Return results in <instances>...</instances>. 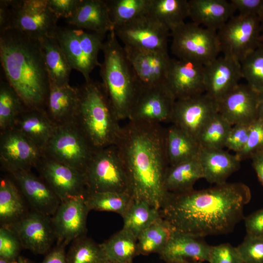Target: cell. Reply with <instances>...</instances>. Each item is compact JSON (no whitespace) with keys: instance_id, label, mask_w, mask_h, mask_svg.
Here are the masks:
<instances>
[{"instance_id":"1","label":"cell","mask_w":263,"mask_h":263,"mask_svg":"<svg viewBox=\"0 0 263 263\" xmlns=\"http://www.w3.org/2000/svg\"><path fill=\"white\" fill-rule=\"evenodd\" d=\"M251 199L248 186L226 182L201 190L167 193L160 211L174 231L204 238L232 232Z\"/></svg>"},{"instance_id":"2","label":"cell","mask_w":263,"mask_h":263,"mask_svg":"<svg viewBox=\"0 0 263 263\" xmlns=\"http://www.w3.org/2000/svg\"><path fill=\"white\" fill-rule=\"evenodd\" d=\"M164 134L160 124L129 121L122 127L115 145L128 176L132 198L159 209L167 194L164 186L169 167Z\"/></svg>"},{"instance_id":"3","label":"cell","mask_w":263,"mask_h":263,"mask_svg":"<svg viewBox=\"0 0 263 263\" xmlns=\"http://www.w3.org/2000/svg\"><path fill=\"white\" fill-rule=\"evenodd\" d=\"M0 61L6 81L30 108H45L50 82L40 40L8 29L0 32Z\"/></svg>"},{"instance_id":"4","label":"cell","mask_w":263,"mask_h":263,"mask_svg":"<svg viewBox=\"0 0 263 263\" xmlns=\"http://www.w3.org/2000/svg\"><path fill=\"white\" fill-rule=\"evenodd\" d=\"M102 51V85L117 120L128 119L142 85L113 30L108 34Z\"/></svg>"},{"instance_id":"5","label":"cell","mask_w":263,"mask_h":263,"mask_svg":"<svg viewBox=\"0 0 263 263\" xmlns=\"http://www.w3.org/2000/svg\"><path fill=\"white\" fill-rule=\"evenodd\" d=\"M79 89V102L75 121L94 151L115 145L119 125L101 82L92 79Z\"/></svg>"},{"instance_id":"6","label":"cell","mask_w":263,"mask_h":263,"mask_svg":"<svg viewBox=\"0 0 263 263\" xmlns=\"http://www.w3.org/2000/svg\"><path fill=\"white\" fill-rule=\"evenodd\" d=\"M58 19L47 0H0V32L13 29L40 40L55 37Z\"/></svg>"},{"instance_id":"7","label":"cell","mask_w":263,"mask_h":263,"mask_svg":"<svg viewBox=\"0 0 263 263\" xmlns=\"http://www.w3.org/2000/svg\"><path fill=\"white\" fill-rule=\"evenodd\" d=\"M105 34L69 27H58L55 37L72 68L82 74L85 81L101 63L98 60Z\"/></svg>"},{"instance_id":"8","label":"cell","mask_w":263,"mask_h":263,"mask_svg":"<svg viewBox=\"0 0 263 263\" xmlns=\"http://www.w3.org/2000/svg\"><path fill=\"white\" fill-rule=\"evenodd\" d=\"M170 49L178 59L207 65L221 52L217 32L185 22L170 32Z\"/></svg>"},{"instance_id":"9","label":"cell","mask_w":263,"mask_h":263,"mask_svg":"<svg viewBox=\"0 0 263 263\" xmlns=\"http://www.w3.org/2000/svg\"><path fill=\"white\" fill-rule=\"evenodd\" d=\"M84 173L88 191L130 194L128 176L115 145L94 151Z\"/></svg>"},{"instance_id":"10","label":"cell","mask_w":263,"mask_h":263,"mask_svg":"<svg viewBox=\"0 0 263 263\" xmlns=\"http://www.w3.org/2000/svg\"><path fill=\"white\" fill-rule=\"evenodd\" d=\"M94 150L75 121L56 126L43 156L85 171Z\"/></svg>"},{"instance_id":"11","label":"cell","mask_w":263,"mask_h":263,"mask_svg":"<svg viewBox=\"0 0 263 263\" xmlns=\"http://www.w3.org/2000/svg\"><path fill=\"white\" fill-rule=\"evenodd\" d=\"M221 52L241 63L263 43L261 19L241 15L233 16L217 32Z\"/></svg>"},{"instance_id":"12","label":"cell","mask_w":263,"mask_h":263,"mask_svg":"<svg viewBox=\"0 0 263 263\" xmlns=\"http://www.w3.org/2000/svg\"><path fill=\"white\" fill-rule=\"evenodd\" d=\"M124 46L168 52L170 31L147 14L114 27Z\"/></svg>"},{"instance_id":"13","label":"cell","mask_w":263,"mask_h":263,"mask_svg":"<svg viewBox=\"0 0 263 263\" xmlns=\"http://www.w3.org/2000/svg\"><path fill=\"white\" fill-rule=\"evenodd\" d=\"M175 100L165 82L149 86H142L128 120L156 124L171 121Z\"/></svg>"},{"instance_id":"14","label":"cell","mask_w":263,"mask_h":263,"mask_svg":"<svg viewBox=\"0 0 263 263\" xmlns=\"http://www.w3.org/2000/svg\"><path fill=\"white\" fill-rule=\"evenodd\" d=\"M218 113L217 103L204 93L176 100L171 121L198 142L205 126Z\"/></svg>"},{"instance_id":"15","label":"cell","mask_w":263,"mask_h":263,"mask_svg":"<svg viewBox=\"0 0 263 263\" xmlns=\"http://www.w3.org/2000/svg\"><path fill=\"white\" fill-rule=\"evenodd\" d=\"M61 202L84 196L88 191L84 172L43 156L36 167Z\"/></svg>"},{"instance_id":"16","label":"cell","mask_w":263,"mask_h":263,"mask_svg":"<svg viewBox=\"0 0 263 263\" xmlns=\"http://www.w3.org/2000/svg\"><path fill=\"white\" fill-rule=\"evenodd\" d=\"M43 156L42 150L14 128L0 132V161L5 170H31Z\"/></svg>"},{"instance_id":"17","label":"cell","mask_w":263,"mask_h":263,"mask_svg":"<svg viewBox=\"0 0 263 263\" xmlns=\"http://www.w3.org/2000/svg\"><path fill=\"white\" fill-rule=\"evenodd\" d=\"M90 211L84 196L61 202L51 217L57 244L66 246L76 239L86 235Z\"/></svg>"},{"instance_id":"18","label":"cell","mask_w":263,"mask_h":263,"mask_svg":"<svg viewBox=\"0 0 263 263\" xmlns=\"http://www.w3.org/2000/svg\"><path fill=\"white\" fill-rule=\"evenodd\" d=\"M7 226L16 234L22 248L37 254L48 253L56 240L51 217L36 211H29Z\"/></svg>"},{"instance_id":"19","label":"cell","mask_w":263,"mask_h":263,"mask_svg":"<svg viewBox=\"0 0 263 263\" xmlns=\"http://www.w3.org/2000/svg\"><path fill=\"white\" fill-rule=\"evenodd\" d=\"M165 83L175 100L204 94V66L191 61L171 58Z\"/></svg>"},{"instance_id":"20","label":"cell","mask_w":263,"mask_h":263,"mask_svg":"<svg viewBox=\"0 0 263 263\" xmlns=\"http://www.w3.org/2000/svg\"><path fill=\"white\" fill-rule=\"evenodd\" d=\"M12 176L32 211L52 217L61 203L58 196L39 176L31 170H7Z\"/></svg>"},{"instance_id":"21","label":"cell","mask_w":263,"mask_h":263,"mask_svg":"<svg viewBox=\"0 0 263 263\" xmlns=\"http://www.w3.org/2000/svg\"><path fill=\"white\" fill-rule=\"evenodd\" d=\"M258 92L239 84L218 103V113L231 125H250L258 118Z\"/></svg>"},{"instance_id":"22","label":"cell","mask_w":263,"mask_h":263,"mask_svg":"<svg viewBox=\"0 0 263 263\" xmlns=\"http://www.w3.org/2000/svg\"><path fill=\"white\" fill-rule=\"evenodd\" d=\"M123 47L142 86L165 82L171 60L168 52Z\"/></svg>"},{"instance_id":"23","label":"cell","mask_w":263,"mask_h":263,"mask_svg":"<svg viewBox=\"0 0 263 263\" xmlns=\"http://www.w3.org/2000/svg\"><path fill=\"white\" fill-rule=\"evenodd\" d=\"M205 94L218 103L239 84L241 63L223 56L204 66Z\"/></svg>"},{"instance_id":"24","label":"cell","mask_w":263,"mask_h":263,"mask_svg":"<svg viewBox=\"0 0 263 263\" xmlns=\"http://www.w3.org/2000/svg\"><path fill=\"white\" fill-rule=\"evenodd\" d=\"M203 238L174 231L159 254L160 258L165 263L208 262L211 245Z\"/></svg>"},{"instance_id":"25","label":"cell","mask_w":263,"mask_h":263,"mask_svg":"<svg viewBox=\"0 0 263 263\" xmlns=\"http://www.w3.org/2000/svg\"><path fill=\"white\" fill-rule=\"evenodd\" d=\"M65 20L73 27L86 31L106 35L114 30L106 0H80Z\"/></svg>"},{"instance_id":"26","label":"cell","mask_w":263,"mask_h":263,"mask_svg":"<svg viewBox=\"0 0 263 263\" xmlns=\"http://www.w3.org/2000/svg\"><path fill=\"white\" fill-rule=\"evenodd\" d=\"M56 128L44 109L25 107L12 128L22 133L43 152Z\"/></svg>"},{"instance_id":"27","label":"cell","mask_w":263,"mask_h":263,"mask_svg":"<svg viewBox=\"0 0 263 263\" xmlns=\"http://www.w3.org/2000/svg\"><path fill=\"white\" fill-rule=\"evenodd\" d=\"M79 102V87L50 84L45 110L56 125L74 121Z\"/></svg>"},{"instance_id":"28","label":"cell","mask_w":263,"mask_h":263,"mask_svg":"<svg viewBox=\"0 0 263 263\" xmlns=\"http://www.w3.org/2000/svg\"><path fill=\"white\" fill-rule=\"evenodd\" d=\"M236 10L226 0H189L188 17L192 22L217 32L231 18Z\"/></svg>"},{"instance_id":"29","label":"cell","mask_w":263,"mask_h":263,"mask_svg":"<svg viewBox=\"0 0 263 263\" xmlns=\"http://www.w3.org/2000/svg\"><path fill=\"white\" fill-rule=\"evenodd\" d=\"M199 158L204 178L215 185L226 183L227 178L238 170L241 161L236 154H231L223 149H201Z\"/></svg>"},{"instance_id":"30","label":"cell","mask_w":263,"mask_h":263,"mask_svg":"<svg viewBox=\"0 0 263 263\" xmlns=\"http://www.w3.org/2000/svg\"><path fill=\"white\" fill-rule=\"evenodd\" d=\"M204 178L199 156L179 164L169 166L164 182L167 193H181L193 189L195 182Z\"/></svg>"},{"instance_id":"31","label":"cell","mask_w":263,"mask_h":263,"mask_svg":"<svg viewBox=\"0 0 263 263\" xmlns=\"http://www.w3.org/2000/svg\"><path fill=\"white\" fill-rule=\"evenodd\" d=\"M165 150L169 166H172L199 156L198 143L174 125L165 129Z\"/></svg>"},{"instance_id":"32","label":"cell","mask_w":263,"mask_h":263,"mask_svg":"<svg viewBox=\"0 0 263 263\" xmlns=\"http://www.w3.org/2000/svg\"><path fill=\"white\" fill-rule=\"evenodd\" d=\"M40 44L50 84H69L72 69L56 37L44 38L40 40Z\"/></svg>"},{"instance_id":"33","label":"cell","mask_w":263,"mask_h":263,"mask_svg":"<svg viewBox=\"0 0 263 263\" xmlns=\"http://www.w3.org/2000/svg\"><path fill=\"white\" fill-rule=\"evenodd\" d=\"M17 184L4 177L0 181V222L9 225L19 220L29 211L24 199Z\"/></svg>"},{"instance_id":"34","label":"cell","mask_w":263,"mask_h":263,"mask_svg":"<svg viewBox=\"0 0 263 263\" xmlns=\"http://www.w3.org/2000/svg\"><path fill=\"white\" fill-rule=\"evenodd\" d=\"M100 245L106 263L132 262L133 258L139 255L137 238L123 228Z\"/></svg>"},{"instance_id":"35","label":"cell","mask_w":263,"mask_h":263,"mask_svg":"<svg viewBox=\"0 0 263 263\" xmlns=\"http://www.w3.org/2000/svg\"><path fill=\"white\" fill-rule=\"evenodd\" d=\"M147 14L170 32L188 17V0H150Z\"/></svg>"},{"instance_id":"36","label":"cell","mask_w":263,"mask_h":263,"mask_svg":"<svg viewBox=\"0 0 263 263\" xmlns=\"http://www.w3.org/2000/svg\"><path fill=\"white\" fill-rule=\"evenodd\" d=\"M122 217L123 220L122 228L137 238L143 231L161 217V215L159 209L148 202L133 199Z\"/></svg>"},{"instance_id":"37","label":"cell","mask_w":263,"mask_h":263,"mask_svg":"<svg viewBox=\"0 0 263 263\" xmlns=\"http://www.w3.org/2000/svg\"><path fill=\"white\" fill-rule=\"evenodd\" d=\"M174 230L162 217L143 231L137 237L138 254H158L164 249Z\"/></svg>"},{"instance_id":"38","label":"cell","mask_w":263,"mask_h":263,"mask_svg":"<svg viewBox=\"0 0 263 263\" xmlns=\"http://www.w3.org/2000/svg\"><path fill=\"white\" fill-rule=\"evenodd\" d=\"M89 210L116 213L122 217L130 207L133 198L126 192H90L84 195Z\"/></svg>"},{"instance_id":"39","label":"cell","mask_w":263,"mask_h":263,"mask_svg":"<svg viewBox=\"0 0 263 263\" xmlns=\"http://www.w3.org/2000/svg\"><path fill=\"white\" fill-rule=\"evenodd\" d=\"M22 100L6 81L0 84V132L12 129L14 123L25 108Z\"/></svg>"},{"instance_id":"40","label":"cell","mask_w":263,"mask_h":263,"mask_svg":"<svg viewBox=\"0 0 263 263\" xmlns=\"http://www.w3.org/2000/svg\"><path fill=\"white\" fill-rule=\"evenodd\" d=\"M232 126L219 113L205 126L198 143L201 149L221 150L225 147L227 135Z\"/></svg>"},{"instance_id":"41","label":"cell","mask_w":263,"mask_h":263,"mask_svg":"<svg viewBox=\"0 0 263 263\" xmlns=\"http://www.w3.org/2000/svg\"><path fill=\"white\" fill-rule=\"evenodd\" d=\"M106 2L114 27L147 14L150 0H106Z\"/></svg>"},{"instance_id":"42","label":"cell","mask_w":263,"mask_h":263,"mask_svg":"<svg viewBox=\"0 0 263 263\" xmlns=\"http://www.w3.org/2000/svg\"><path fill=\"white\" fill-rule=\"evenodd\" d=\"M66 258L67 263H106L100 244L86 235L72 242Z\"/></svg>"},{"instance_id":"43","label":"cell","mask_w":263,"mask_h":263,"mask_svg":"<svg viewBox=\"0 0 263 263\" xmlns=\"http://www.w3.org/2000/svg\"><path fill=\"white\" fill-rule=\"evenodd\" d=\"M242 78L253 89L263 91V43L240 63Z\"/></svg>"},{"instance_id":"44","label":"cell","mask_w":263,"mask_h":263,"mask_svg":"<svg viewBox=\"0 0 263 263\" xmlns=\"http://www.w3.org/2000/svg\"><path fill=\"white\" fill-rule=\"evenodd\" d=\"M21 247L20 241L14 231L8 226L0 225V257L17 260Z\"/></svg>"},{"instance_id":"45","label":"cell","mask_w":263,"mask_h":263,"mask_svg":"<svg viewBox=\"0 0 263 263\" xmlns=\"http://www.w3.org/2000/svg\"><path fill=\"white\" fill-rule=\"evenodd\" d=\"M236 248L243 263H263V239L246 235Z\"/></svg>"},{"instance_id":"46","label":"cell","mask_w":263,"mask_h":263,"mask_svg":"<svg viewBox=\"0 0 263 263\" xmlns=\"http://www.w3.org/2000/svg\"><path fill=\"white\" fill-rule=\"evenodd\" d=\"M263 150V119L258 118L250 125L247 142L243 150L236 153L242 160L255 152Z\"/></svg>"},{"instance_id":"47","label":"cell","mask_w":263,"mask_h":263,"mask_svg":"<svg viewBox=\"0 0 263 263\" xmlns=\"http://www.w3.org/2000/svg\"><path fill=\"white\" fill-rule=\"evenodd\" d=\"M209 263H243L236 247L229 243L212 246L209 253Z\"/></svg>"},{"instance_id":"48","label":"cell","mask_w":263,"mask_h":263,"mask_svg":"<svg viewBox=\"0 0 263 263\" xmlns=\"http://www.w3.org/2000/svg\"><path fill=\"white\" fill-rule=\"evenodd\" d=\"M250 125L238 124L232 127L227 135L225 147L236 153L241 152L247 142Z\"/></svg>"},{"instance_id":"49","label":"cell","mask_w":263,"mask_h":263,"mask_svg":"<svg viewBox=\"0 0 263 263\" xmlns=\"http://www.w3.org/2000/svg\"><path fill=\"white\" fill-rule=\"evenodd\" d=\"M239 15L255 17L261 20L263 17V0H230Z\"/></svg>"},{"instance_id":"50","label":"cell","mask_w":263,"mask_h":263,"mask_svg":"<svg viewBox=\"0 0 263 263\" xmlns=\"http://www.w3.org/2000/svg\"><path fill=\"white\" fill-rule=\"evenodd\" d=\"M246 235L263 239V207L244 218Z\"/></svg>"},{"instance_id":"51","label":"cell","mask_w":263,"mask_h":263,"mask_svg":"<svg viewBox=\"0 0 263 263\" xmlns=\"http://www.w3.org/2000/svg\"><path fill=\"white\" fill-rule=\"evenodd\" d=\"M48 5L53 13L59 19H65L74 13L80 0H47Z\"/></svg>"},{"instance_id":"52","label":"cell","mask_w":263,"mask_h":263,"mask_svg":"<svg viewBox=\"0 0 263 263\" xmlns=\"http://www.w3.org/2000/svg\"><path fill=\"white\" fill-rule=\"evenodd\" d=\"M65 246L62 244H56L48 253L41 263H67Z\"/></svg>"},{"instance_id":"53","label":"cell","mask_w":263,"mask_h":263,"mask_svg":"<svg viewBox=\"0 0 263 263\" xmlns=\"http://www.w3.org/2000/svg\"><path fill=\"white\" fill-rule=\"evenodd\" d=\"M250 158L258 180L263 186V150L253 153Z\"/></svg>"},{"instance_id":"54","label":"cell","mask_w":263,"mask_h":263,"mask_svg":"<svg viewBox=\"0 0 263 263\" xmlns=\"http://www.w3.org/2000/svg\"><path fill=\"white\" fill-rule=\"evenodd\" d=\"M257 112L258 118L263 119V91L258 93Z\"/></svg>"},{"instance_id":"55","label":"cell","mask_w":263,"mask_h":263,"mask_svg":"<svg viewBox=\"0 0 263 263\" xmlns=\"http://www.w3.org/2000/svg\"><path fill=\"white\" fill-rule=\"evenodd\" d=\"M0 263H18V260H10L0 257Z\"/></svg>"},{"instance_id":"56","label":"cell","mask_w":263,"mask_h":263,"mask_svg":"<svg viewBox=\"0 0 263 263\" xmlns=\"http://www.w3.org/2000/svg\"><path fill=\"white\" fill-rule=\"evenodd\" d=\"M18 260V263H34L20 256L19 257Z\"/></svg>"},{"instance_id":"57","label":"cell","mask_w":263,"mask_h":263,"mask_svg":"<svg viewBox=\"0 0 263 263\" xmlns=\"http://www.w3.org/2000/svg\"><path fill=\"white\" fill-rule=\"evenodd\" d=\"M261 39L263 42V17L261 20Z\"/></svg>"},{"instance_id":"58","label":"cell","mask_w":263,"mask_h":263,"mask_svg":"<svg viewBox=\"0 0 263 263\" xmlns=\"http://www.w3.org/2000/svg\"></svg>"},{"instance_id":"59","label":"cell","mask_w":263,"mask_h":263,"mask_svg":"<svg viewBox=\"0 0 263 263\" xmlns=\"http://www.w3.org/2000/svg\"><path fill=\"white\" fill-rule=\"evenodd\" d=\"M125 263H132V262Z\"/></svg>"}]
</instances>
